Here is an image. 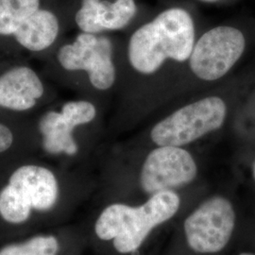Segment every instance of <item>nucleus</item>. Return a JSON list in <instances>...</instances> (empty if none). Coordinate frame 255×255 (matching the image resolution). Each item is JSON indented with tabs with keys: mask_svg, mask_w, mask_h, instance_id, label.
Instances as JSON below:
<instances>
[{
	"mask_svg": "<svg viewBox=\"0 0 255 255\" xmlns=\"http://www.w3.org/2000/svg\"><path fill=\"white\" fill-rule=\"evenodd\" d=\"M58 250L59 244L54 237H36L3 248L0 255H56Z\"/></svg>",
	"mask_w": 255,
	"mask_h": 255,
	"instance_id": "obj_13",
	"label": "nucleus"
},
{
	"mask_svg": "<svg viewBox=\"0 0 255 255\" xmlns=\"http://www.w3.org/2000/svg\"><path fill=\"white\" fill-rule=\"evenodd\" d=\"M114 46L109 38L82 32L72 43L56 52L58 64L69 72H86L94 88L106 91L113 87L117 72L113 61Z\"/></svg>",
	"mask_w": 255,
	"mask_h": 255,
	"instance_id": "obj_6",
	"label": "nucleus"
},
{
	"mask_svg": "<svg viewBox=\"0 0 255 255\" xmlns=\"http://www.w3.org/2000/svg\"><path fill=\"white\" fill-rule=\"evenodd\" d=\"M239 255H255L254 254H250V253H243V254H240Z\"/></svg>",
	"mask_w": 255,
	"mask_h": 255,
	"instance_id": "obj_15",
	"label": "nucleus"
},
{
	"mask_svg": "<svg viewBox=\"0 0 255 255\" xmlns=\"http://www.w3.org/2000/svg\"><path fill=\"white\" fill-rule=\"evenodd\" d=\"M0 118V154L7 151L14 143V132Z\"/></svg>",
	"mask_w": 255,
	"mask_h": 255,
	"instance_id": "obj_14",
	"label": "nucleus"
},
{
	"mask_svg": "<svg viewBox=\"0 0 255 255\" xmlns=\"http://www.w3.org/2000/svg\"><path fill=\"white\" fill-rule=\"evenodd\" d=\"M236 226V213L225 198L204 201L184 221L189 247L200 254H216L228 244Z\"/></svg>",
	"mask_w": 255,
	"mask_h": 255,
	"instance_id": "obj_8",
	"label": "nucleus"
},
{
	"mask_svg": "<svg viewBox=\"0 0 255 255\" xmlns=\"http://www.w3.org/2000/svg\"><path fill=\"white\" fill-rule=\"evenodd\" d=\"M195 45L191 15L181 8L165 9L130 37L128 57L139 73L153 74L165 60H189Z\"/></svg>",
	"mask_w": 255,
	"mask_h": 255,
	"instance_id": "obj_1",
	"label": "nucleus"
},
{
	"mask_svg": "<svg viewBox=\"0 0 255 255\" xmlns=\"http://www.w3.org/2000/svg\"><path fill=\"white\" fill-rule=\"evenodd\" d=\"M227 107L219 97H208L177 110L155 125L150 137L158 146H182L217 130L226 119Z\"/></svg>",
	"mask_w": 255,
	"mask_h": 255,
	"instance_id": "obj_5",
	"label": "nucleus"
},
{
	"mask_svg": "<svg viewBox=\"0 0 255 255\" xmlns=\"http://www.w3.org/2000/svg\"><path fill=\"white\" fill-rule=\"evenodd\" d=\"M60 21L52 10L41 8V0H0V37L31 53L54 46Z\"/></svg>",
	"mask_w": 255,
	"mask_h": 255,
	"instance_id": "obj_3",
	"label": "nucleus"
},
{
	"mask_svg": "<svg viewBox=\"0 0 255 255\" xmlns=\"http://www.w3.org/2000/svg\"><path fill=\"white\" fill-rule=\"evenodd\" d=\"M134 0H82L75 22L82 32L99 34L127 26L136 13Z\"/></svg>",
	"mask_w": 255,
	"mask_h": 255,
	"instance_id": "obj_12",
	"label": "nucleus"
},
{
	"mask_svg": "<svg viewBox=\"0 0 255 255\" xmlns=\"http://www.w3.org/2000/svg\"><path fill=\"white\" fill-rule=\"evenodd\" d=\"M254 176H255V165H254Z\"/></svg>",
	"mask_w": 255,
	"mask_h": 255,
	"instance_id": "obj_17",
	"label": "nucleus"
},
{
	"mask_svg": "<svg viewBox=\"0 0 255 255\" xmlns=\"http://www.w3.org/2000/svg\"><path fill=\"white\" fill-rule=\"evenodd\" d=\"M197 173V164L187 150L181 146H159L147 155L140 183L142 189L152 196L190 183Z\"/></svg>",
	"mask_w": 255,
	"mask_h": 255,
	"instance_id": "obj_9",
	"label": "nucleus"
},
{
	"mask_svg": "<svg viewBox=\"0 0 255 255\" xmlns=\"http://www.w3.org/2000/svg\"><path fill=\"white\" fill-rule=\"evenodd\" d=\"M46 95V83L29 65L16 64L0 72V112H30L40 105Z\"/></svg>",
	"mask_w": 255,
	"mask_h": 255,
	"instance_id": "obj_11",
	"label": "nucleus"
},
{
	"mask_svg": "<svg viewBox=\"0 0 255 255\" xmlns=\"http://www.w3.org/2000/svg\"><path fill=\"white\" fill-rule=\"evenodd\" d=\"M201 1H206V2H215L217 0H201Z\"/></svg>",
	"mask_w": 255,
	"mask_h": 255,
	"instance_id": "obj_16",
	"label": "nucleus"
},
{
	"mask_svg": "<svg viewBox=\"0 0 255 255\" xmlns=\"http://www.w3.org/2000/svg\"><path fill=\"white\" fill-rule=\"evenodd\" d=\"M96 117V106L88 101H67L61 109L46 111L37 123L45 151L76 154L79 147L74 138L75 128L91 123Z\"/></svg>",
	"mask_w": 255,
	"mask_h": 255,
	"instance_id": "obj_10",
	"label": "nucleus"
},
{
	"mask_svg": "<svg viewBox=\"0 0 255 255\" xmlns=\"http://www.w3.org/2000/svg\"><path fill=\"white\" fill-rule=\"evenodd\" d=\"M243 33L236 27L219 26L205 32L194 45L189 64L192 72L203 81L224 77L245 50Z\"/></svg>",
	"mask_w": 255,
	"mask_h": 255,
	"instance_id": "obj_7",
	"label": "nucleus"
},
{
	"mask_svg": "<svg viewBox=\"0 0 255 255\" xmlns=\"http://www.w3.org/2000/svg\"><path fill=\"white\" fill-rule=\"evenodd\" d=\"M58 194V181L50 169L24 164L12 172L0 191V215L10 223H22L29 218L31 209L52 208Z\"/></svg>",
	"mask_w": 255,
	"mask_h": 255,
	"instance_id": "obj_4",
	"label": "nucleus"
},
{
	"mask_svg": "<svg viewBox=\"0 0 255 255\" xmlns=\"http://www.w3.org/2000/svg\"><path fill=\"white\" fill-rule=\"evenodd\" d=\"M180 204L181 200L173 191L154 194L138 207L112 204L97 220L96 234L102 240H113L120 254L132 253L155 227L175 216Z\"/></svg>",
	"mask_w": 255,
	"mask_h": 255,
	"instance_id": "obj_2",
	"label": "nucleus"
}]
</instances>
